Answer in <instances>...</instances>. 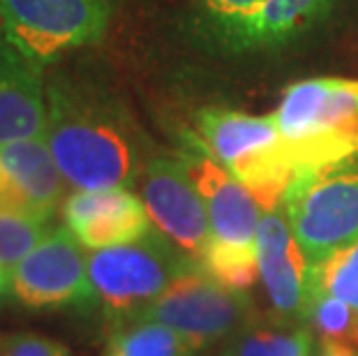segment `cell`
<instances>
[{
    "mask_svg": "<svg viewBox=\"0 0 358 356\" xmlns=\"http://www.w3.org/2000/svg\"><path fill=\"white\" fill-rule=\"evenodd\" d=\"M44 139L74 190L132 187L150 162L146 139L123 104L63 77L47 83Z\"/></svg>",
    "mask_w": 358,
    "mask_h": 356,
    "instance_id": "1",
    "label": "cell"
},
{
    "mask_svg": "<svg viewBox=\"0 0 358 356\" xmlns=\"http://www.w3.org/2000/svg\"><path fill=\"white\" fill-rule=\"evenodd\" d=\"M294 171L358 153V81L315 77L292 83L273 111Z\"/></svg>",
    "mask_w": 358,
    "mask_h": 356,
    "instance_id": "2",
    "label": "cell"
},
{
    "mask_svg": "<svg viewBox=\"0 0 358 356\" xmlns=\"http://www.w3.org/2000/svg\"><path fill=\"white\" fill-rule=\"evenodd\" d=\"M196 134L231 176L245 185L262 211L285 204L294 176L275 118L234 109H203L196 116Z\"/></svg>",
    "mask_w": 358,
    "mask_h": 356,
    "instance_id": "3",
    "label": "cell"
},
{
    "mask_svg": "<svg viewBox=\"0 0 358 356\" xmlns=\"http://www.w3.org/2000/svg\"><path fill=\"white\" fill-rule=\"evenodd\" d=\"M185 252L157 229L134 243L88 250V276L95 292V308L113 327L132 322L178 276L196 266Z\"/></svg>",
    "mask_w": 358,
    "mask_h": 356,
    "instance_id": "4",
    "label": "cell"
},
{
    "mask_svg": "<svg viewBox=\"0 0 358 356\" xmlns=\"http://www.w3.org/2000/svg\"><path fill=\"white\" fill-rule=\"evenodd\" d=\"M285 211L312 264L358 238V153L319 169L294 171Z\"/></svg>",
    "mask_w": 358,
    "mask_h": 356,
    "instance_id": "5",
    "label": "cell"
},
{
    "mask_svg": "<svg viewBox=\"0 0 358 356\" xmlns=\"http://www.w3.org/2000/svg\"><path fill=\"white\" fill-rule=\"evenodd\" d=\"M116 0H0V30L35 67L100 42Z\"/></svg>",
    "mask_w": 358,
    "mask_h": 356,
    "instance_id": "6",
    "label": "cell"
},
{
    "mask_svg": "<svg viewBox=\"0 0 358 356\" xmlns=\"http://www.w3.org/2000/svg\"><path fill=\"white\" fill-rule=\"evenodd\" d=\"M136 320L166 324L203 350L234 338L257 320V313L245 292L220 285L196 264L173 280L132 322Z\"/></svg>",
    "mask_w": 358,
    "mask_h": 356,
    "instance_id": "7",
    "label": "cell"
},
{
    "mask_svg": "<svg viewBox=\"0 0 358 356\" xmlns=\"http://www.w3.org/2000/svg\"><path fill=\"white\" fill-rule=\"evenodd\" d=\"M7 297L24 310L95 308L88 250L67 227H53L33 252L7 271Z\"/></svg>",
    "mask_w": 358,
    "mask_h": 356,
    "instance_id": "8",
    "label": "cell"
},
{
    "mask_svg": "<svg viewBox=\"0 0 358 356\" xmlns=\"http://www.w3.org/2000/svg\"><path fill=\"white\" fill-rule=\"evenodd\" d=\"M178 160L185 166L194 190L199 192L210 222V241L238 248L257 245L262 206L245 185H241L215 155L206 148L199 134L192 132L182 141Z\"/></svg>",
    "mask_w": 358,
    "mask_h": 356,
    "instance_id": "9",
    "label": "cell"
},
{
    "mask_svg": "<svg viewBox=\"0 0 358 356\" xmlns=\"http://www.w3.org/2000/svg\"><path fill=\"white\" fill-rule=\"evenodd\" d=\"M150 222L189 259L201 262L210 243V222L178 157H150L139 180Z\"/></svg>",
    "mask_w": 358,
    "mask_h": 356,
    "instance_id": "10",
    "label": "cell"
},
{
    "mask_svg": "<svg viewBox=\"0 0 358 356\" xmlns=\"http://www.w3.org/2000/svg\"><path fill=\"white\" fill-rule=\"evenodd\" d=\"M257 259L259 278L275 317L303 324V313L310 297L312 262L296 238L285 204L262 211L257 229Z\"/></svg>",
    "mask_w": 358,
    "mask_h": 356,
    "instance_id": "11",
    "label": "cell"
},
{
    "mask_svg": "<svg viewBox=\"0 0 358 356\" xmlns=\"http://www.w3.org/2000/svg\"><path fill=\"white\" fill-rule=\"evenodd\" d=\"M60 213L65 227L86 250L134 243L153 229L141 197L129 187L74 190L65 197Z\"/></svg>",
    "mask_w": 358,
    "mask_h": 356,
    "instance_id": "12",
    "label": "cell"
},
{
    "mask_svg": "<svg viewBox=\"0 0 358 356\" xmlns=\"http://www.w3.org/2000/svg\"><path fill=\"white\" fill-rule=\"evenodd\" d=\"M65 185L44 137L0 146V208L53 220Z\"/></svg>",
    "mask_w": 358,
    "mask_h": 356,
    "instance_id": "13",
    "label": "cell"
},
{
    "mask_svg": "<svg viewBox=\"0 0 358 356\" xmlns=\"http://www.w3.org/2000/svg\"><path fill=\"white\" fill-rule=\"evenodd\" d=\"M47 132V83L42 70L0 30V146L42 139Z\"/></svg>",
    "mask_w": 358,
    "mask_h": 356,
    "instance_id": "14",
    "label": "cell"
},
{
    "mask_svg": "<svg viewBox=\"0 0 358 356\" xmlns=\"http://www.w3.org/2000/svg\"><path fill=\"white\" fill-rule=\"evenodd\" d=\"M315 354V333L306 324L273 320L250 322L234 338L220 356H312Z\"/></svg>",
    "mask_w": 358,
    "mask_h": 356,
    "instance_id": "15",
    "label": "cell"
},
{
    "mask_svg": "<svg viewBox=\"0 0 358 356\" xmlns=\"http://www.w3.org/2000/svg\"><path fill=\"white\" fill-rule=\"evenodd\" d=\"M192 340L159 322H125L113 327L102 356H196Z\"/></svg>",
    "mask_w": 358,
    "mask_h": 356,
    "instance_id": "16",
    "label": "cell"
},
{
    "mask_svg": "<svg viewBox=\"0 0 358 356\" xmlns=\"http://www.w3.org/2000/svg\"><path fill=\"white\" fill-rule=\"evenodd\" d=\"M331 3L333 0H268L248 47H268L299 35L315 24Z\"/></svg>",
    "mask_w": 358,
    "mask_h": 356,
    "instance_id": "17",
    "label": "cell"
},
{
    "mask_svg": "<svg viewBox=\"0 0 358 356\" xmlns=\"http://www.w3.org/2000/svg\"><path fill=\"white\" fill-rule=\"evenodd\" d=\"M303 324L322 340H347L358 345V310L333 294L310 292Z\"/></svg>",
    "mask_w": 358,
    "mask_h": 356,
    "instance_id": "18",
    "label": "cell"
},
{
    "mask_svg": "<svg viewBox=\"0 0 358 356\" xmlns=\"http://www.w3.org/2000/svg\"><path fill=\"white\" fill-rule=\"evenodd\" d=\"M199 264L213 280L236 292H248L259 280L257 245L238 248L210 241Z\"/></svg>",
    "mask_w": 358,
    "mask_h": 356,
    "instance_id": "19",
    "label": "cell"
},
{
    "mask_svg": "<svg viewBox=\"0 0 358 356\" xmlns=\"http://www.w3.org/2000/svg\"><path fill=\"white\" fill-rule=\"evenodd\" d=\"M310 292L333 294L358 310V238L312 264Z\"/></svg>",
    "mask_w": 358,
    "mask_h": 356,
    "instance_id": "20",
    "label": "cell"
},
{
    "mask_svg": "<svg viewBox=\"0 0 358 356\" xmlns=\"http://www.w3.org/2000/svg\"><path fill=\"white\" fill-rule=\"evenodd\" d=\"M53 229L51 220L0 208V266L12 271Z\"/></svg>",
    "mask_w": 358,
    "mask_h": 356,
    "instance_id": "21",
    "label": "cell"
},
{
    "mask_svg": "<svg viewBox=\"0 0 358 356\" xmlns=\"http://www.w3.org/2000/svg\"><path fill=\"white\" fill-rule=\"evenodd\" d=\"M220 30L238 47H248L268 0H201Z\"/></svg>",
    "mask_w": 358,
    "mask_h": 356,
    "instance_id": "22",
    "label": "cell"
},
{
    "mask_svg": "<svg viewBox=\"0 0 358 356\" xmlns=\"http://www.w3.org/2000/svg\"><path fill=\"white\" fill-rule=\"evenodd\" d=\"M0 356H72V352L56 338L17 331L0 333Z\"/></svg>",
    "mask_w": 358,
    "mask_h": 356,
    "instance_id": "23",
    "label": "cell"
},
{
    "mask_svg": "<svg viewBox=\"0 0 358 356\" xmlns=\"http://www.w3.org/2000/svg\"><path fill=\"white\" fill-rule=\"evenodd\" d=\"M317 356H358V345L347 340H322Z\"/></svg>",
    "mask_w": 358,
    "mask_h": 356,
    "instance_id": "24",
    "label": "cell"
},
{
    "mask_svg": "<svg viewBox=\"0 0 358 356\" xmlns=\"http://www.w3.org/2000/svg\"><path fill=\"white\" fill-rule=\"evenodd\" d=\"M7 297V271L0 266V299Z\"/></svg>",
    "mask_w": 358,
    "mask_h": 356,
    "instance_id": "25",
    "label": "cell"
}]
</instances>
